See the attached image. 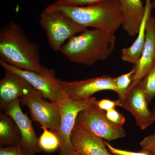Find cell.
<instances>
[{"label":"cell","mask_w":155,"mask_h":155,"mask_svg":"<svg viewBox=\"0 0 155 155\" xmlns=\"http://www.w3.org/2000/svg\"><path fill=\"white\" fill-rule=\"evenodd\" d=\"M0 57L12 67L42 72L46 67L40 64L38 46L29 40L20 26L11 22L0 30Z\"/></svg>","instance_id":"1"},{"label":"cell","mask_w":155,"mask_h":155,"mask_svg":"<svg viewBox=\"0 0 155 155\" xmlns=\"http://www.w3.org/2000/svg\"><path fill=\"white\" fill-rule=\"evenodd\" d=\"M46 8L61 11L84 28L92 27L114 34L123 21L121 5L118 0H106L83 6L62 5L54 3Z\"/></svg>","instance_id":"2"},{"label":"cell","mask_w":155,"mask_h":155,"mask_svg":"<svg viewBox=\"0 0 155 155\" xmlns=\"http://www.w3.org/2000/svg\"><path fill=\"white\" fill-rule=\"evenodd\" d=\"M116 43L114 34L95 28L87 29L68 40L60 52L70 62L90 66L109 58Z\"/></svg>","instance_id":"3"},{"label":"cell","mask_w":155,"mask_h":155,"mask_svg":"<svg viewBox=\"0 0 155 155\" xmlns=\"http://www.w3.org/2000/svg\"><path fill=\"white\" fill-rule=\"evenodd\" d=\"M97 101L96 98L93 97L86 101H73L63 90L60 92L56 103L61 114V126L59 131L54 132L59 140V155L75 151L70 140V136L78 115L81 111L94 105Z\"/></svg>","instance_id":"4"},{"label":"cell","mask_w":155,"mask_h":155,"mask_svg":"<svg viewBox=\"0 0 155 155\" xmlns=\"http://www.w3.org/2000/svg\"><path fill=\"white\" fill-rule=\"evenodd\" d=\"M39 24L45 31L51 48L56 52L68 40L87 30L61 11L45 9L41 14Z\"/></svg>","instance_id":"5"},{"label":"cell","mask_w":155,"mask_h":155,"mask_svg":"<svg viewBox=\"0 0 155 155\" xmlns=\"http://www.w3.org/2000/svg\"><path fill=\"white\" fill-rule=\"evenodd\" d=\"M43 97L40 92L35 89L19 100L22 106L28 108L34 121L56 133L61 126L59 108L56 103L46 101L43 99Z\"/></svg>","instance_id":"6"},{"label":"cell","mask_w":155,"mask_h":155,"mask_svg":"<svg viewBox=\"0 0 155 155\" xmlns=\"http://www.w3.org/2000/svg\"><path fill=\"white\" fill-rule=\"evenodd\" d=\"M76 123L107 141L123 138L126 135V131L123 127L111 122L107 118L105 112L98 107L96 104L81 111L78 115Z\"/></svg>","instance_id":"7"},{"label":"cell","mask_w":155,"mask_h":155,"mask_svg":"<svg viewBox=\"0 0 155 155\" xmlns=\"http://www.w3.org/2000/svg\"><path fill=\"white\" fill-rule=\"evenodd\" d=\"M0 65L4 69L10 70L24 78L43 97L55 103L58 95L62 90L61 80L56 78L54 71L46 68L42 72L23 70L12 67L0 59Z\"/></svg>","instance_id":"8"},{"label":"cell","mask_w":155,"mask_h":155,"mask_svg":"<svg viewBox=\"0 0 155 155\" xmlns=\"http://www.w3.org/2000/svg\"><path fill=\"white\" fill-rule=\"evenodd\" d=\"M113 78L110 75H103L79 81L69 82L61 80V86L62 89L73 101H84L97 92L116 91Z\"/></svg>","instance_id":"9"},{"label":"cell","mask_w":155,"mask_h":155,"mask_svg":"<svg viewBox=\"0 0 155 155\" xmlns=\"http://www.w3.org/2000/svg\"><path fill=\"white\" fill-rule=\"evenodd\" d=\"M119 100L121 107L133 115L136 123L142 130L147 128L155 122L152 111L149 109V104L140 83L127 91L124 98Z\"/></svg>","instance_id":"10"},{"label":"cell","mask_w":155,"mask_h":155,"mask_svg":"<svg viewBox=\"0 0 155 155\" xmlns=\"http://www.w3.org/2000/svg\"><path fill=\"white\" fill-rule=\"evenodd\" d=\"M3 112L11 116L16 122L21 133V144L25 149L36 153L41 151L38 143V139L32 125V122L26 114L22 112L19 100L6 106Z\"/></svg>","instance_id":"11"},{"label":"cell","mask_w":155,"mask_h":155,"mask_svg":"<svg viewBox=\"0 0 155 155\" xmlns=\"http://www.w3.org/2000/svg\"><path fill=\"white\" fill-rule=\"evenodd\" d=\"M155 63V17L151 15L147 22L144 47L140 58L134 64L136 66L135 75L127 91L140 83Z\"/></svg>","instance_id":"12"},{"label":"cell","mask_w":155,"mask_h":155,"mask_svg":"<svg viewBox=\"0 0 155 155\" xmlns=\"http://www.w3.org/2000/svg\"><path fill=\"white\" fill-rule=\"evenodd\" d=\"M70 140L75 151L81 155H113L103 139L77 123L72 130Z\"/></svg>","instance_id":"13"},{"label":"cell","mask_w":155,"mask_h":155,"mask_svg":"<svg viewBox=\"0 0 155 155\" xmlns=\"http://www.w3.org/2000/svg\"><path fill=\"white\" fill-rule=\"evenodd\" d=\"M0 81V108L6 106L35 89L24 78L10 70Z\"/></svg>","instance_id":"14"},{"label":"cell","mask_w":155,"mask_h":155,"mask_svg":"<svg viewBox=\"0 0 155 155\" xmlns=\"http://www.w3.org/2000/svg\"><path fill=\"white\" fill-rule=\"evenodd\" d=\"M123 21L122 26L128 35H137L144 17L145 7L141 0H119Z\"/></svg>","instance_id":"15"},{"label":"cell","mask_w":155,"mask_h":155,"mask_svg":"<svg viewBox=\"0 0 155 155\" xmlns=\"http://www.w3.org/2000/svg\"><path fill=\"white\" fill-rule=\"evenodd\" d=\"M145 11L144 17L137 35L135 41L129 47L124 48L121 51V59L122 61L130 64H135L141 56L144 47L146 39V25L148 19L151 15V0H146Z\"/></svg>","instance_id":"16"},{"label":"cell","mask_w":155,"mask_h":155,"mask_svg":"<svg viewBox=\"0 0 155 155\" xmlns=\"http://www.w3.org/2000/svg\"><path fill=\"white\" fill-rule=\"evenodd\" d=\"M22 137L19 127L13 119L4 112L0 114V147L21 143Z\"/></svg>","instance_id":"17"},{"label":"cell","mask_w":155,"mask_h":155,"mask_svg":"<svg viewBox=\"0 0 155 155\" xmlns=\"http://www.w3.org/2000/svg\"><path fill=\"white\" fill-rule=\"evenodd\" d=\"M41 128L43 132L38 139V143L41 150L51 153L59 148V140L55 133L44 126H41Z\"/></svg>","instance_id":"18"},{"label":"cell","mask_w":155,"mask_h":155,"mask_svg":"<svg viewBox=\"0 0 155 155\" xmlns=\"http://www.w3.org/2000/svg\"><path fill=\"white\" fill-rule=\"evenodd\" d=\"M135 72L136 66L134 65L132 69L129 72L118 77L113 78V83L116 87L115 92L118 94L119 99L125 97L127 90L133 81Z\"/></svg>","instance_id":"19"},{"label":"cell","mask_w":155,"mask_h":155,"mask_svg":"<svg viewBox=\"0 0 155 155\" xmlns=\"http://www.w3.org/2000/svg\"><path fill=\"white\" fill-rule=\"evenodd\" d=\"M149 104L155 96V63L140 82Z\"/></svg>","instance_id":"20"},{"label":"cell","mask_w":155,"mask_h":155,"mask_svg":"<svg viewBox=\"0 0 155 155\" xmlns=\"http://www.w3.org/2000/svg\"><path fill=\"white\" fill-rule=\"evenodd\" d=\"M35 154L25 149L21 143L2 147L0 149V155H35Z\"/></svg>","instance_id":"21"},{"label":"cell","mask_w":155,"mask_h":155,"mask_svg":"<svg viewBox=\"0 0 155 155\" xmlns=\"http://www.w3.org/2000/svg\"><path fill=\"white\" fill-rule=\"evenodd\" d=\"M104 142L108 150L113 155H154L147 150L142 149L139 152L130 151L115 147L105 140H104Z\"/></svg>","instance_id":"22"},{"label":"cell","mask_w":155,"mask_h":155,"mask_svg":"<svg viewBox=\"0 0 155 155\" xmlns=\"http://www.w3.org/2000/svg\"><path fill=\"white\" fill-rule=\"evenodd\" d=\"M104 1L106 0H57L55 3L62 5L83 6L93 5Z\"/></svg>","instance_id":"23"},{"label":"cell","mask_w":155,"mask_h":155,"mask_svg":"<svg viewBox=\"0 0 155 155\" xmlns=\"http://www.w3.org/2000/svg\"><path fill=\"white\" fill-rule=\"evenodd\" d=\"M106 115L107 118L114 124L120 127H123L125 122V116L121 113L114 109L106 111Z\"/></svg>","instance_id":"24"},{"label":"cell","mask_w":155,"mask_h":155,"mask_svg":"<svg viewBox=\"0 0 155 155\" xmlns=\"http://www.w3.org/2000/svg\"><path fill=\"white\" fill-rule=\"evenodd\" d=\"M97 106L98 107L103 111H107L112 109H115L116 107H121L120 100L118 99L116 101H113L107 99H103L97 101Z\"/></svg>","instance_id":"25"},{"label":"cell","mask_w":155,"mask_h":155,"mask_svg":"<svg viewBox=\"0 0 155 155\" xmlns=\"http://www.w3.org/2000/svg\"><path fill=\"white\" fill-rule=\"evenodd\" d=\"M140 144L142 149L148 150L155 155V134L145 137Z\"/></svg>","instance_id":"26"},{"label":"cell","mask_w":155,"mask_h":155,"mask_svg":"<svg viewBox=\"0 0 155 155\" xmlns=\"http://www.w3.org/2000/svg\"><path fill=\"white\" fill-rule=\"evenodd\" d=\"M81 155L78 152L76 151H74L72 152H70L69 153H68L65 154H63V155Z\"/></svg>","instance_id":"27"},{"label":"cell","mask_w":155,"mask_h":155,"mask_svg":"<svg viewBox=\"0 0 155 155\" xmlns=\"http://www.w3.org/2000/svg\"><path fill=\"white\" fill-rule=\"evenodd\" d=\"M152 8L155 11V0H152Z\"/></svg>","instance_id":"28"},{"label":"cell","mask_w":155,"mask_h":155,"mask_svg":"<svg viewBox=\"0 0 155 155\" xmlns=\"http://www.w3.org/2000/svg\"><path fill=\"white\" fill-rule=\"evenodd\" d=\"M154 119V121H155V107L154 108L153 110L152 111Z\"/></svg>","instance_id":"29"},{"label":"cell","mask_w":155,"mask_h":155,"mask_svg":"<svg viewBox=\"0 0 155 155\" xmlns=\"http://www.w3.org/2000/svg\"><path fill=\"white\" fill-rule=\"evenodd\" d=\"M154 134H155V130H154Z\"/></svg>","instance_id":"30"}]
</instances>
